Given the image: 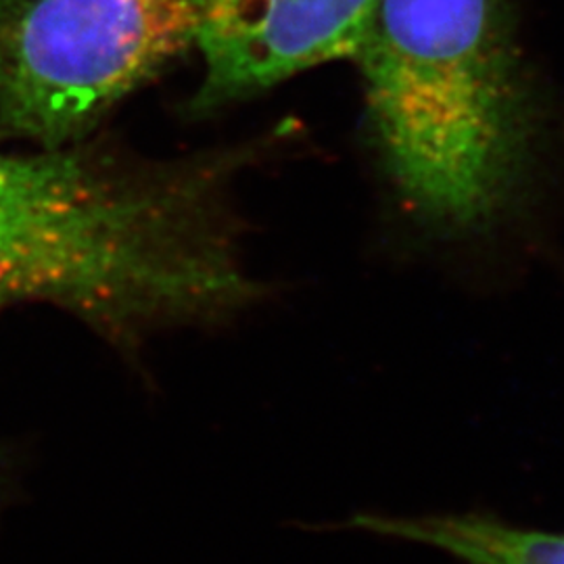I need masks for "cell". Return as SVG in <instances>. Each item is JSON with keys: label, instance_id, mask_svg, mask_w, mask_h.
Here are the masks:
<instances>
[{"label": "cell", "instance_id": "6da1fadb", "mask_svg": "<svg viewBox=\"0 0 564 564\" xmlns=\"http://www.w3.org/2000/svg\"><path fill=\"white\" fill-rule=\"evenodd\" d=\"M253 293L209 167L93 144L0 149V295L74 312L113 335L195 323Z\"/></svg>", "mask_w": 564, "mask_h": 564}, {"label": "cell", "instance_id": "7a4b0ae2", "mask_svg": "<svg viewBox=\"0 0 564 564\" xmlns=\"http://www.w3.org/2000/svg\"><path fill=\"white\" fill-rule=\"evenodd\" d=\"M354 61L408 209L445 235L498 223L523 195L540 141L508 0H379Z\"/></svg>", "mask_w": 564, "mask_h": 564}, {"label": "cell", "instance_id": "3957f363", "mask_svg": "<svg viewBox=\"0 0 564 564\" xmlns=\"http://www.w3.org/2000/svg\"><path fill=\"white\" fill-rule=\"evenodd\" d=\"M199 0H0V139L86 141L109 111L197 48Z\"/></svg>", "mask_w": 564, "mask_h": 564}, {"label": "cell", "instance_id": "277c9868", "mask_svg": "<svg viewBox=\"0 0 564 564\" xmlns=\"http://www.w3.org/2000/svg\"><path fill=\"white\" fill-rule=\"evenodd\" d=\"M379 0H199L203 82L212 111L324 63L354 59Z\"/></svg>", "mask_w": 564, "mask_h": 564}, {"label": "cell", "instance_id": "5b68a950", "mask_svg": "<svg viewBox=\"0 0 564 564\" xmlns=\"http://www.w3.org/2000/svg\"><path fill=\"white\" fill-rule=\"evenodd\" d=\"M351 524L442 550L464 564H564V533L523 529L484 514H358Z\"/></svg>", "mask_w": 564, "mask_h": 564}, {"label": "cell", "instance_id": "8992f818", "mask_svg": "<svg viewBox=\"0 0 564 564\" xmlns=\"http://www.w3.org/2000/svg\"><path fill=\"white\" fill-rule=\"evenodd\" d=\"M0 303H7V300H4V297H2V295H0Z\"/></svg>", "mask_w": 564, "mask_h": 564}]
</instances>
